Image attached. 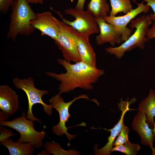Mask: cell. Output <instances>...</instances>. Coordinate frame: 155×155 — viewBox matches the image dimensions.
Returning <instances> with one entry per match:
<instances>
[{
    "mask_svg": "<svg viewBox=\"0 0 155 155\" xmlns=\"http://www.w3.org/2000/svg\"><path fill=\"white\" fill-rule=\"evenodd\" d=\"M26 116V113L24 112L21 116L12 121L1 122L0 125L9 127L19 132L20 137L17 142H28L35 148H42V140L46 135V132L44 130L38 131L35 130L33 121L27 119Z\"/></svg>",
    "mask_w": 155,
    "mask_h": 155,
    "instance_id": "cell-4",
    "label": "cell"
},
{
    "mask_svg": "<svg viewBox=\"0 0 155 155\" xmlns=\"http://www.w3.org/2000/svg\"><path fill=\"white\" fill-rule=\"evenodd\" d=\"M85 0H78L75 7L80 9H84Z\"/></svg>",
    "mask_w": 155,
    "mask_h": 155,
    "instance_id": "cell-28",
    "label": "cell"
},
{
    "mask_svg": "<svg viewBox=\"0 0 155 155\" xmlns=\"http://www.w3.org/2000/svg\"><path fill=\"white\" fill-rule=\"evenodd\" d=\"M147 3L146 4L152 9L154 13H151L149 15L152 20L155 21V0H143Z\"/></svg>",
    "mask_w": 155,
    "mask_h": 155,
    "instance_id": "cell-25",
    "label": "cell"
},
{
    "mask_svg": "<svg viewBox=\"0 0 155 155\" xmlns=\"http://www.w3.org/2000/svg\"><path fill=\"white\" fill-rule=\"evenodd\" d=\"M99 29V34L96 37V42L98 45L108 43L112 46L122 42L121 36L114 27L107 23L102 18L96 19Z\"/></svg>",
    "mask_w": 155,
    "mask_h": 155,
    "instance_id": "cell-13",
    "label": "cell"
},
{
    "mask_svg": "<svg viewBox=\"0 0 155 155\" xmlns=\"http://www.w3.org/2000/svg\"><path fill=\"white\" fill-rule=\"evenodd\" d=\"M152 131L155 135V122L154 124L153 128L152 129ZM152 155H155V148H154L153 150L152 151Z\"/></svg>",
    "mask_w": 155,
    "mask_h": 155,
    "instance_id": "cell-30",
    "label": "cell"
},
{
    "mask_svg": "<svg viewBox=\"0 0 155 155\" xmlns=\"http://www.w3.org/2000/svg\"><path fill=\"white\" fill-rule=\"evenodd\" d=\"M152 20L148 15H143L131 20L129 26L131 29L135 28L134 33L119 46L105 48L106 52L114 55L120 59L127 51H131L136 47L144 49L145 43L149 40L147 34L149 27L152 24Z\"/></svg>",
    "mask_w": 155,
    "mask_h": 155,
    "instance_id": "cell-2",
    "label": "cell"
},
{
    "mask_svg": "<svg viewBox=\"0 0 155 155\" xmlns=\"http://www.w3.org/2000/svg\"><path fill=\"white\" fill-rule=\"evenodd\" d=\"M146 120L145 114L139 111L134 118L132 126L140 136L141 144L149 146L152 151L154 148L153 142L155 135L153 132V128L150 127Z\"/></svg>",
    "mask_w": 155,
    "mask_h": 155,
    "instance_id": "cell-12",
    "label": "cell"
},
{
    "mask_svg": "<svg viewBox=\"0 0 155 155\" xmlns=\"http://www.w3.org/2000/svg\"><path fill=\"white\" fill-rule=\"evenodd\" d=\"M9 116L6 113L1 110L0 111V122L6 121Z\"/></svg>",
    "mask_w": 155,
    "mask_h": 155,
    "instance_id": "cell-27",
    "label": "cell"
},
{
    "mask_svg": "<svg viewBox=\"0 0 155 155\" xmlns=\"http://www.w3.org/2000/svg\"><path fill=\"white\" fill-rule=\"evenodd\" d=\"M38 155H47L46 150L42 151Z\"/></svg>",
    "mask_w": 155,
    "mask_h": 155,
    "instance_id": "cell-31",
    "label": "cell"
},
{
    "mask_svg": "<svg viewBox=\"0 0 155 155\" xmlns=\"http://www.w3.org/2000/svg\"><path fill=\"white\" fill-rule=\"evenodd\" d=\"M15 0H0V10L1 13H6Z\"/></svg>",
    "mask_w": 155,
    "mask_h": 155,
    "instance_id": "cell-23",
    "label": "cell"
},
{
    "mask_svg": "<svg viewBox=\"0 0 155 155\" xmlns=\"http://www.w3.org/2000/svg\"><path fill=\"white\" fill-rule=\"evenodd\" d=\"M18 97L15 92L6 85L0 86V108L9 115L19 109Z\"/></svg>",
    "mask_w": 155,
    "mask_h": 155,
    "instance_id": "cell-14",
    "label": "cell"
},
{
    "mask_svg": "<svg viewBox=\"0 0 155 155\" xmlns=\"http://www.w3.org/2000/svg\"><path fill=\"white\" fill-rule=\"evenodd\" d=\"M59 16L62 21L76 30L79 33L90 35L99 32V29L96 19L88 11L77 8H70L64 10L65 14L75 18L73 21L64 18L58 11L51 8Z\"/></svg>",
    "mask_w": 155,
    "mask_h": 155,
    "instance_id": "cell-7",
    "label": "cell"
},
{
    "mask_svg": "<svg viewBox=\"0 0 155 155\" xmlns=\"http://www.w3.org/2000/svg\"><path fill=\"white\" fill-rule=\"evenodd\" d=\"M144 1L137 3L138 6L123 16H107L103 19L107 23L112 25L121 36L122 42L126 41L131 35L132 30L127 27L131 21L139 14L148 12L150 7L144 4Z\"/></svg>",
    "mask_w": 155,
    "mask_h": 155,
    "instance_id": "cell-9",
    "label": "cell"
},
{
    "mask_svg": "<svg viewBox=\"0 0 155 155\" xmlns=\"http://www.w3.org/2000/svg\"><path fill=\"white\" fill-rule=\"evenodd\" d=\"M90 36L78 32V50L82 61L91 66L96 67V54L90 43Z\"/></svg>",
    "mask_w": 155,
    "mask_h": 155,
    "instance_id": "cell-15",
    "label": "cell"
},
{
    "mask_svg": "<svg viewBox=\"0 0 155 155\" xmlns=\"http://www.w3.org/2000/svg\"><path fill=\"white\" fill-rule=\"evenodd\" d=\"M47 155L52 154L54 155H79L80 153L74 150H65L59 144L55 142H46L44 145Z\"/></svg>",
    "mask_w": 155,
    "mask_h": 155,
    "instance_id": "cell-20",
    "label": "cell"
},
{
    "mask_svg": "<svg viewBox=\"0 0 155 155\" xmlns=\"http://www.w3.org/2000/svg\"><path fill=\"white\" fill-rule=\"evenodd\" d=\"M0 142L8 149L10 155H32L34 151L35 148L30 143L15 142L9 137Z\"/></svg>",
    "mask_w": 155,
    "mask_h": 155,
    "instance_id": "cell-17",
    "label": "cell"
},
{
    "mask_svg": "<svg viewBox=\"0 0 155 155\" xmlns=\"http://www.w3.org/2000/svg\"><path fill=\"white\" fill-rule=\"evenodd\" d=\"M147 37L149 39L155 38V21H154L152 26L149 28Z\"/></svg>",
    "mask_w": 155,
    "mask_h": 155,
    "instance_id": "cell-26",
    "label": "cell"
},
{
    "mask_svg": "<svg viewBox=\"0 0 155 155\" xmlns=\"http://www.w3.org/2000/svg\"><path fill=\"white\" fill-rule=\"evenodd\" d=\"M26 1L29 3H39L40 4H42L43 3V0H26Z\"/></svg>",
    "mask_w": 155,
    "mask_h": 155,
    "instance_id": "cell-29",
    "label": "cell"
},
{
    "mask_svg": "<svg viewBox=\"0 0 155 155\" xmlns=\"http://www.w3.org/2000/svg\"><path fill=\"white\" fill-rule=\"evenodd\" d=\"M13 83L17 89L23 90L27 96L28 104V110L27 112V119L32 121H37L44 125L40 119L34 116L32 112V108L35 104H41L43 107L44 112L47 115H51L52 114V106L51 104H46L42 99V96L48 94L49 92L47 90H40L36 88L34 86V80L32 78H28L26 79L24 78L20 79L18 77L15 78L13 80Z\"/></svg>",
    "mask_w": 155,
    "mask_h": 155,
    "instance_id": "cell-6",
    "label": "cell"
},
{
    "mask_svg": "<svg viewBox=\"0 0 155 155\" xmlns=\"http://www.w3.org/2000/svg\"><path fill=\"white\" fill-rule=\"evenodd\" d=\"M138 109L145 114L147 123L150 128H153L155 116V92L154 90L150 89L148 96L139 104Z\"/></svg>",
    "mask_w": 155,
    "mask_h": 155,
    "instance_id": "cell-16",
    "label": "cell"
},
{
    "mask_svg": "<svg viewBox=\"0 0 155 155\" xmlns=\"http://www.w3.org/2000/svg\"><path fill=\"white\" fill-rule=\"evenodd\" d=\"M129 131V128L123 123L121 131L114 142L113 146L123 144L129 142L128 134Z\"/></svg>",
    "mask_w": 155,
    "mask_h": 155,
    "instance_id": "cell-22",
    "label": "cell"
},
{
    "mask_svg": "<svg viewBox=\"0 0 155 155\" xmlns=\"http://www.w3.org/2000/svg\"><path fill=\"white\" fill-rule=\"evenodd\" d=\"M132 0L134 2H136V0Z\"/></svg>",
    "mask_w": 155,
    "mask_h": 155,
    "instance_id": "cell-32",
    "label": "cell"
},
{
    "mask_svg": "<svg viewBox=\"0 0 155 155\" xmlns=\"http://www.w3.org/2000/svg\"><path fill=\"white\" fill-rule=\"evenodd\" d=\"M82 98L89 100L95 102L97 104L99 103L96 99H90L87 95L85 94H80L78 97H75L73 100L67 102H64L62 97L59 93L49 99V101L53 108L55 109L58 112L59 116V123L53 126L52 128L54 134L59 136H61L64 134L66 135L69 141L75 137L76 135L70 134L67 132L68 128L66 127L65 124L71 116L69 112V106L75 101Z\"/></svg>",
    "mask_w": 155,
    "mask_h": 155,
    "instance_id": "cell-8",
    "label": "cell"
},
{
    "mask_svg": "<svg viewBox=\"0 0 155 155\" xmlns=\"http://www.w3.org/2000/svg\"><path fill=\"white\" fill-rule=\"evenodd\" d=\"M111 7L110 16H115L118 13L126 14L133 9L130 0H110Z\"/></svg>",
    "mask_w": 155,
    "mask_h": 155,
    "instance_id": "cell-19",
    "label": "cell"
},
{
    "mask_svg": "<svg viewBox=\"0 0 155 155\" xmlns=\"http://www.w3.org/2000/svg\"></svg>",
    "mask_w": 155,
    "mask_h": 155,
    "instance_id": "cell-33",
    "label": "cell"
},
{
    "mask_svg": "<svg viewBox=\"0 0 155 155\" xmlns=\"http://www.w3.org/2000/svg\"><path fill=\"white\" fill-rule=\"evenodd\" d=\"M30 24L35 29L40 31L42 35L48 36L54 41L57 39L59 31V27L51 12L37 13L36 18L30 22Z\"/></svg>",
    "mask_w": 155,
    "mask_h": 155,
    "instance_id": "cell-11",
    "label": "cell"
},
{
    "mask_svg": "<svg viewBox=\"0 0 155 155\" xmlns=\"http://www.w3.org/2000/svg\"><path fill=\"white\" fill-rule=\"evenodd\" d=\"M12 6L11 21L7 35L14 40L18 35L30 36L35 29L30 22L36 17L26 0H15Z\"/></svg>",
    "mask_w": 155,
    "mask_h": 155,
    "instance_id": "cell-3",
    "label": "cell"
},
{
    "mask_svg": "<svg viewBox=\"0 0 155 155\" xmlns=\"http://www.w3.org/2000/svg\"><path fill=\"white\" fill-rule=\"evenodd\" d=\"M0 132L1 134L0 142L3 141L9 138L10 137L16 134L13 133L11 130L5 129L2 126H0Z\"/></svg>",
    "mask_w": 155,
    "mask_h": 155,
    "instance_id": "cell-24",
    "label": "cell"
},
{
    "mask_svg": "<svg viewBox=\"0 0 155 155\" xmlns=\"http://www.w3.org/2000/svg\"><path fill=\"white\" fill-rule=\"evenodd\" d=\"M140 148L139 144L131 143L129 141L124 144L114 146L112 148L111 152L118 151L126 155H137Z\"/></svg>",
    "mask_w": 155,
    "mask_h": 155,
    "instance_id": "cell-21",
    "label": "cell"
},
{
    "mask_svg": "<svg viewBox=\"0 0 155 155\" xmlns=\"http://www.w3.org/2000/svg\"><path fill=\"white\" fill-rule=\"evenodd\" d=\"M57 62L64 67L66 72L58 74L46 72L45 73L60 82L58 88L60 94L77 88L87 90H92L93 84L104 73V69L91 66L82 61L72 64L65 59H58Z\"/></svg>",
    "mask_w": 155,
    "mask_h": 155,
    "instance_id": "cell-1",
    "label": "cell"
},
{
    "mask_svg": "<svg viewBox=\"0 0 155 155\" xmlns=\"http://www.w3.org/2000/svg\"><path fill=\"white\" fill-rule=\"evenodd\" d=\"M135 98H133L129 101L128 100L123 101L122 98L121 99L120 102L117 105L118 107L121 111L120 119L113 128L109 129H104L111 133L110 135L108 138V142L104 147L100 149L97 148V144L95 145L94 147V155H110L111 150L113 146L114 142L116 137L119 134L124 123L123 119L127 111L133 110L130 109L129 106L131 103L135 101Z\"/></svg>",
    "mask_w": 155,
    "mask_h": 155,
    "instance_id": "cell-10",
    "label": "cell"
},
{
    "mask_svg": "<svg viewBox=\"0 0 155 155\" xmlns=\"http://www.w3.org/2000/svg\"><path fill=\"white\" fill-rule=\"evenodd\" d=\"M107 0H90L87 5V10L96 19L103 18L110 12Z\"/></svg>",
    "mask_w": 155,
    "mask_h": 155,
    "instance_id": "cell-18",
    "label": "cell"
},
{
    "mask_svg": "<svg viewBox=\"0 0 155 155\" xmlns=\"http://www.w3.org/2000/svg\"><path fill=\"white\" fill-rule=\"evenodd\" d=\"M54 19L59 28L57 39L55 42L61 51L64 59L70 63L81 61L78 48V32L63 21L55 17Z\"/></svg>",
    "mask_w": 155,
    "mask_h": 155,
    "instance_id": "cell-5",
    "label": "cell"
}]
</instances>
